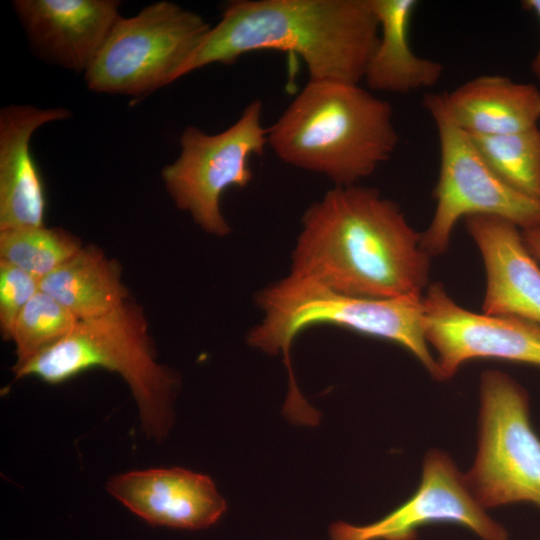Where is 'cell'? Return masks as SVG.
Returning a JSON list of instances; mask_svg holds the SVG:
<instances>
[{
  "label": "cell",
  "mask_w": 540,
  "mask_h": 540,
  "mask_svg": "<svg viewBox=\"0 0 540 540\" xmlns=\"http://www.w3.org/2000/svg\"><path fill=\"white\" fill-rule=\"evenodd\" d=\"M301 223L290 275L354 297H423L431 256L399 205L377 189L335 186Z\"/></svg>",
  "instance_id": "1"
},
{
  "label": "cell",
  "mask_w": 540,
  "mask_h": 540,
  "mask_svg": "<svg viewBox=\"0 0 540 540\" xmlns=\"http://www.w3.org/2000/svg\"><path fill=\"white\" fill-rule=\"evenodd\" d=\"M379 36L370 0H233L179 78L258 50L301 56L309 80L359 84Z\"/></svg>",
  "instance_id": "2"
},
{
  "label": "cell",
  "mask_w": 540,
  "mask_h": 540,
  "mask_svg": "<svg viewBox=\"0 0 540 540\" xmlns=\"http://www.w3.org/2000/svg\"><path fill=\"white\" fill-rule=\"evenodd\" d=\"M268 145L284 163L355 185L399 143L391 104L359 84L309 80L275 123Z\"/></svg>",
  "instance_id": "3"
},
{
  "label": "cell",
  "mask_w": 540,
  "mask_h": 540,
  "mask_svg": "<svg viewBox=\"0 0 540 540\" xmlns=\"http://www.w3.org/2000/svg\"><path fill=\"white\" fill-rule=\"evenodd\" d=\"M95 367L124 379L146 437L157 442L165 439L173 424L179 380L157 362L146 317L131 301L103 317L78 321L69 334L13 373L15 380L36 377L54 385Z\"/></svg>",
  "instance_id": "4"
},
{
  "label": "cell",
  "mask_w": 540,
  "mask_h": 540,
  "mask_svg": "<svg viewBox=\"0 0 540 540\" xmlns=\"http://www.w3.org/2000/svg\"><path fill=\"white\" fill-rule=\"evenodd\" d=\"M263 313L247 335L267 354H282L288 380L294 381L290 348L294 338L314 325H334L401 345L436 379L437 365L424 327L423 297L373 299L339 294L288 275L256 295Z\"/></svg>",
  "instance_id": "5"
},
{
  "label": "cell",
  "mask_w": 540,
  "mask_h": 540,
  "mask_svg": "<svg viewBox=\"0 0 540 540\" xmlns=\"http://www.w3.org/2000/svg\"><path fill=\"white\" fill-rule=\"evenodd\" d=\"M464 475L486 510L516 503L540 509V437L532 426L529 396L499 370L481 374L477 451Z\"/></svg>",
  "instance_id": "6"
},
{
  "label": "cell",
  "mask_w": 540,
  "mask_h": 540,
  "mask_svg": "<svg viewBox=\"0 0 540 540\" xmlns=\"http://www.w3.org/2000/svg\"><path fill=\"white\" fill-rule=\"evenodd\" d=\"M211 26L198 13L158 1L120 18L85 72L91 91L147 95L179 74Z\"/></svg>",
  "instance_id": "7"
},
{
  "label": "cell",
  "mask_w": 540,
  "mask_h": 540,
  "mask_svg": "<svg viewBox=\"0 0 540 540\" xmlns=\"http://www.w3.org/2000/svg\"><path fill=\"white\" fill-rule=\"evenodd\" d=\"M423 104L436 126L440 169L434 189L436 207L421 234V247L430 256L443 254L457 222L471 215H496L521 230L540 226V200L511 188L492 171L469 135L451 118L443 94H427Z\"/></svg>",
  "instance_id": "8"
},
{
  "label": "cell",
  "mask_w": 540,
  "mask_h": 540,
  "mask_svg": "<svg viewBox=\"0 0 540 540\" xmlns=\"http://www.w3.org/2000/svg\"><path fill=\"white\" fill-rule=\"evenodd\" d=\"M262 114V101L253 100L238 120L220 133L210 135L187 126L180 137L179 156L161 171L175 205L209 234L223 237L230 233L221 198L229 188H244L252 180L249 159L262 156L268 145Z\"/></svg>",
  "instance_id": "9"
},
{
  "label": "cell",
  "mask_w": 540,
  "mask_h": 540,
  "mask_svg": "<svg viewBox=\"0 0 540 540\" xmlns=\"http://www.w3.org/2000/svg\"><path fill=\"white\" fill-rule=\"evenodd\" d=\"M434 523L462 526L481 540H510L506 528L472 494L452 458L439 449L425 454L419 485L400 506L365 525L334 522L329 536L331 540H416L421 527Z\"/></svg>",
  "instance_id": "10"
},
{
  "label": "cell",
  "mask_w": 540,
  "mask_h": 540,
  "mask_svg": "<svg viewBox=\"0 0 540 540\" xmlns=\"http://www.w3.org/2000/svg\"><path fill=\"white\" fill-rule=\"evenodd\" d=\"M425 336L439 381L474 359H500L540 368V325L512 316L475 313L457 304L442 284L423 295Z\"/></svg>",
  "instance_id": "11"
},
{
  "label": "cell",
  "mask_w": 540,
  "mask_h": 540,
  "mask_svg": "<svg viewBox=\"0 0 540 540\" xmlns=\"http://www.w3.org/2000/svg\"><path fill=\"white\" fill-rule=\"evenodd\" d=\"M106 489L145 522L172 529L208 528L227 509L210 477L180 467L117 474Z\"/></svg>",
  "instance_id": "12"
},
{
  "label": "cell",
  "mask_w": 540,
  "mask_h": 540,
  "mask_svg": "<svg viewBox=\"0 0 540 540\" xmlns=\"http://www.w3.org/2000/svg\"><path fill=\"white\" fill-rule=\"evenodd\" d=\"M34 50L44 59L86 72L121 18L116 0H15Z\"/></svg>",
  "instance_id": "13"
},
{
  "label": "cell",
  "mask_w": 540,
  "mask_h": 540,
  "mask_svg": "<svg viewBox=\"0 0 540 540\" xmlns=\"http://www.w3.org/2000/svg\"><path fill=\"white\" fill-rule=\"evenodd\" d=\"M485 267L482 313L512 316L540 325V267L520 228L489 214L465 218Z\"/></svg>",
  "instance_id": "14"
},
{
  "label": "cell",
  "mask_w": 540,
  "mask_h": 540,
  "mask_svg": "<svg viewBox=\"0 0 540 540\" xmlns=\"http://www.w3.org/2000/svg\"><path fill=\"white\" fill-rule=\"evenodd\" d=\"M70 117L63 107L9 105L0 111V231L42 227L45 187L30 141L41 126Z\"/></svg>",
  "instance_id": "15"
},
{
  "label": "cell",
  "mask_w": 540,
  "mask_h": 540,
  "mask_svg": "<svg viewBox=\"0 0 540 540\" xmlns=\"http://www.w3.org/2000/svg\"><path fill=\"white\" fill-rule=\"evenodd\" d=\"M443 96L451 118L468 135L517 133L540 120V89L503 75L477 76Z\"/></svg>",
  "instance_id": "16"
},
{
  "label": "cell",
  "mask_w": 540,
  "mask_h": 540,
  "mask_svg": "<svg viewBox=\"0 0 540 540\" xmlns=\"http://www.w3.org/2000/svg\"><path fill=\"white\" fill-rule=\"evenodd\" d=\"M379 36L363 80L372 90L407 94L433 87L443 74L438 61L418 56L409 40L416 0H370Z\"/></svg>",
  "instance_id": "17"
},
{
  "label": "cell",
  "mask_w": 540,
  "mask_h": 540,
  "mask_svg": "<svg viewBox=\"0 0 540 540\" xmlns=\"http://www.w3.org/2000/svg\"><path fill=\"white\" fill-rule=\"evenodd\" d=\"M40 290L78 321L103 317L122 306L128 291L114 260L94 246H83L70 260L40 279Z\"/></svg>",
  "instance_id": "18"
},
{
  "label": "cell",
  "mask_w": 540,
  "mask_h": 540,
  "mask_svg": "<svg viewBox=\"0 0 540 540\" xmlns=\"http://www.w3.org/2000/svg\"><path fill=\"white\" fill-rule=\"evenodd\" d=\"M475 148L507 185L540 200V128L499 136L469 135Z\"/></svg>",
  "instance_id": "19"
},
{
  "label": "cell",
  "mask_w": 540,
  "mask_h": 540,
  "mask_svg": "<svg viewBox=\"0 0 540 540\" xmlns=\"http://www.w3.org/2000/svg\"><path fill=\"white\" fill-rule=\"evenodd\" d=\"M82 247L77 237L60 228L0 231V260L39 280L70 260Z\"/></svg>",
  "instance_id": "20"
},
{
  "label": "cell",
  "mask_w": 540,
  "mask_h": 540,
  "mask_svg": "<svg viewBox=\"0 0 540 540\" xmlns=\"http://www.w3.org/2000/svg\"><path fill=\"white\" fill-rule=\"evenodd\" d=\"M78 320L55 299L41 290L19 314L10 340L15 344L19 368L69 334Z\"/></svg>",
  "instance_id": "21"
},
{
  "label": "cell",
  "mask_w": 540,
  "mask_h": 540,
  "mask_svg": "<svg viewBox=\"0 0 540 540\" xmlns=\"http://www.w3.org/2000/svg\"><path fill=\"white\" fill-rule=\"evenodd\" d=\"M39 291V279L0 260V327L6 340H10L21 311Z\"/></svg>",
  "instance_id": "22"
},
{
  "label": "cell",
  "mask_w": 540,
  "mask_h": 540,
  "mask_svg": "<svg viewBox=\"0 0 540 540\" xmlns=\"http://www.w3.org/2000/svg\"><path fill=\"white\" fill-rule=\"evenodd\" d=\"M521 231L527 249L537 261H540V226Z\"/></svg>",
  "instance_id": "23"
},
{
  "label": "cell",
  "mask_w": 540,
  "mask_h": 540,
  "mask_svg": "<svg viewBox=\"0 0 540 540\" xmlns=\"http://www.w3.org/2000/svg\"><path fill=\"white\" fill-rule=\"evenodd\" d=\"M522 7L532 12L540 21V0H524ZM531 70L537 77H540V48L531 62Z\"/></svg>",
  "instance_id": "24"
},
{
  "label": "cell",
  "mask_w": 540,
  "mask_h": 540,
  "mask_svg": "<svg viewBox=\"0 0 540 540\" xmlns=\"http://www.w3.org/2000/svg\"><path fill=\"white\" fill-rule=\"evenodd\" d=\"M538 78H539V80H540V77H538Z\"/></svg>",
  "instance_id": "25"
}]
</instances>
